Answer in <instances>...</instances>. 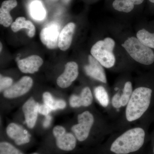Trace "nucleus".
Returning a JSON list of instances; mask_svg holds the SVG:
<instances>
[{"label": "nucleus", "instance_id": "obj_1", "mask_svg": "<svg viewBox=\"0 0 154 154\" xmlns=\"http://www.w3.org/2000/svg\"><path fill=\"white\" fill-rule=\"evenodd\" d=\"M145 136V133L142 128L130 129L113 142L110 151L116 154H127L137 151L143 145Z\"/></svg>", "mask_w": 154, "mask_h": 154}, {"label": "nucleus", "instance_id": "obj_2", "mask_svg": "<svg viewBox=\"0 0 154 154\" xmlns=\"http://www.w3.org/2000/svg\"><path fill=\"white\" fill-rule=\"evenodd\" d=\"M152 94L151 89L145 87L137 88L133 92L126 107L128 121L137 120L143 115L150 104Z\"/></svg>", "mask_w": 154, "mask_h": 154}, {"label": "nucleus", "instance_id": "obj_3", "mask_svg": "<svg viewBox=\"0 0 154 154\" xmlns=\"http://www.w3.org/2000/svg\"><path fill=\"white\" fill-rule=\"evenodd\" d=\"M122 46L131 57L138 63L146 65L153 63V51L142 43L137 37L132 36L127 38Z\"/></svg>", "mask_w": 154, "mask_h": 154}, {"label": "nucleus", "instance_id": "obj_4", "mask_svg": "<svg viewBox=\"0 0 154 154\" xmlns=\"http://www.w3.org/2000/svg\"><path fill=\"white\" fill-rule=\"evenodd\" d=\"M115 45L114 40L110 37H107L103 40L97 42L92 46L91 51V55L102 66L110 68L115 63V57L113 52Z\"/></svg>", "mask_w": 154, "mask_h": 154}, {"label": "nucleus", "instance_id": "obj_5", "mask_svg": "<svg viewBox=\"0 0 154 154\" xmlns=\"http://www.w3.org/2000/svg\"><path fill=\"white\" fill-rule=\"evenodd\" d=\"M78 124L72 128L77 139L80 142L85 140L90 134V131L94 123V117L92 113L85 111L78 116Z\"/></svg>", "mask_w": 154, "mask_h": 154}, {"label": "nucleus", "instance_id": "obj_6", "mask_svg": "<svg viewBox=\"0 0 154 154\" xmlns=\"http://www.w3.org/2000/svg\"><path fill=\"white\" fill-rule=\"evenodd\" d=\"M55 138L56 145L62 151L69 152L74 149L76 146L75 137L70 133L66 132L63 127L57 125L53 130Z\"/></svg>", "mask_w": 154, "mask_h": 154}, {"label": "nucleus", "instance_id": "obj_7", "mask_svg": "<svg viewBox=\"0 0 154 154\" xmlns=\"http://www.w3.org/2000/svg\"><path fill=\"white\" fill-rule=\"evenodd\" d=\"M59 28L56 24H49L42 30L40 39L42 42L50 49L58 48Z\"/></svg>", "mask_w": 154, "mask_h": 154}, {"label": "nucleus", "instance_id": "obj_8", "mask_svg": "<svg viewBox=\"0 0 154 154\" xmlns=\"http://www.w3.org/2000/svg\"><path fill=\"white\" fill-rule=\"evenodd\" d=\"M33 84V80L30 77H22L16 84L5 90L4 96L8 99H14L23 96L30 91Z\"/></svg>", "mask_w": 154, "mask_h": 154}, {"label": "nucleus", "instance_id": "obj_9", "mask_svg": "<svg viewBox=\"0 0 154 154\" xmlns=\"http://www.w3.org/2000/svg\"><path fill=\"white\" fill-rule=\"evenodd\" d=\"M6 132L9 138L17 146L24 145L30 142L31 136L26 130L16 123H11L7 127Z\"/></svg>", "mask_w": 154, "mask_h": 154}, {"label": "nucleus", "instance_id": "obj_10", "mask_svg": "<svg viewBox=\"0 0 154 154\" xmlns=\"http://www.w3.org/2000/svg\"><path fill=\"white\" fill-rule=\"evenodd\" d=\"M79 75V66L76 63L69 62L65 66L64 71L57 78V83L62 88H68Z\"/></svg>", "mask_w": 154, "mask_h": 154}, {"label": "nucleus", "instance_id": "obj_11", "mask_svg": "<svg viewBox=\"0 0 154 154\" xmlns=\"http://www.w3.org/2000/svg\"><path fill=\"white\" fill-rule=\"evenodd\" d=\"M39 105L33 97H30L22 106L25 122L30 128H33L36 125Z\"/></svg>", "mask_w": 154, "mask_h": 154}, {"label": "nucleus", "instance_id": "obj_12", "mask_svg": "<svg viewBox=\"0 0 154 154\" xmlns=\"http://www.w3.org/2000/svg\"><path fill=\"white\" fill-rule=\"evenodd\" d=\"M89 65L85 67V72L89 76L104 83H107V79L103 66L92 55L88 56Z\"/></svg>", "mask_w": 154, "mask_h": 154}, {"label": "nucleus", "instance_id": "obj_13", "mask_svg": "<svg viewBox=\"0 0 154 154\" xmlns=\"http://www.w3.org/2000/svg\"><path fill=\"white\" fill-rule=\"evenodd\" d=\"M43 63L42 58L36 55H31L17 61L19 70L24 73L33 74L36 72Z\"/></svg>", "mask_w": 154, "mask_h": 154}, {"label": "nucleus", "instance_id": "obj_14", "mask_svg": "<svg viewBox=\"0 0 154 154\" xmlns=\"http://www.w3.org/2000/svg\"><path fill=\"white\" fill-rule=\"evenodd\" d=\"M75 25L73 22L67 24L60 31L58 40V48L65 51L71 45Z\"/></svg>", "mask_w": 154, "mask_h": 154}, {"label": "nucleus", "instance_id": "obj_15", "mask_svg": "<svg viewBox=\"0 0 154 154\" xmlns=\"http://www.w3.org/2000/svg\"><path fill=\"white\" fill-rule=\"evenodd\" d=\"M93 100L91 89L86 87L83 89L80 95H72L71 96L69 104L72 107H88L92 104Z\"/></svg>", "mask_w": 154, "mask_h": 154}, {"label": "nucleus", "instance_id": "obj_16", "mask_svg": "<svg viewBox=\"0 0 154 154\" xmlns=\"http://www.w3.org/2000/svg\"><path fill=\"white\" fill-rule=\"evenodd\" d=\"M17 5V0H7L2 4L0 9V23L4 27H8L13 23V19L10 12Z\"/></svg>", "mask_w": 154, "mask_h": 154}, {"label": "nucleus", "instance_id": "obj_17", "mask_svg": "<svg viewBox=\"0 0 154 154\" xmlns=\"http://www.w3.org/2000/svg\"><path fill=\"white\" fill-rule=\"evenodd\" d=\"M11 28L13 32H17L23 28L27 29L28 36L33 37L36 33L35 26L30 21L26 20L24 17L17 18L15 22H13L11 25Z\"/></svg>", "mask_w": 154, "mask_h": 154}, {"label": "nucleus", "instance_id": "obj_18", "mask_svg": "<svg viewBox=\"0 0 154 154\" xmlns=\"http://www.w3.org/2000/svg\"><path fill=\"white\" fill-rule=\"evenodd\" d=\"M144 0H114L112 6L114 10L120 12L129 13L134 9L135 6L139 5Z\"/></svg>", "mask_w": 154, "mask_h": 154}, {"label": "nucleus", "instance_id": "obj_19", "mask_svg": "<svg viewBox=\"0 0 154 154\" xmlns=\"http://www.w3.org/2000/svg\"><path fill=\"white\" fill-rule=\"evenodd\" d=\"M28 10L30 16L36 21H42L46 17V10L42 3L39 0L31 2L28 6Z\"/></svg>", "mask_w": 154, "mask_h": 154}, {"label": "nucleus", "instance_id": "obj_20", "mask_svg": "<svg viewBox=\"0 0 154 154\" xmlns=\"http://www.w3.org/2000/svg\"><path fill=\"white\" fill-rule=\"evenodd\" d=\"M44 104L48 106L52 110L63 109L66 107V102L62 99H56L49 92H45L42 96Z\"/></svg>", "mask_w": 154, "mask_h": 154}, {"label": "nucleus", "instance_id": "obj_21", "mask_svg": "<svg viewBox=\"0 0 154 154\" xmlns=\"http://www.w3.org/2000/svg\"><path fill=\"white\" fill-rule=\"evenodd\" d=\"M137 38L146 46L154 49V33H150L145 29H142L138 31Z\"/></svg>", "mask_w": 154, "mask_h": 154}, {"label": "nucleus", "instance_id": "obj_22", "mask_svg": "<svg viewBox=\"0 0 154 154\" xmlns=\"http://www.w3.org/2000/svg\"><path fill=\"white\" fill-rule=\"evenodd\" d=\"M94 94L97 100L103 107H107L109 103V96L104 87L100 86L94 90Z\"/></svg>", "mask_w": 154, "mask_h": 154}, {"label": "nucleus", "instance_id": "obj_23", "mask_svg": "<svg viewBox=\"0 0 154 154\" xmlns=\"http://www.w3.org/2000/svg\"><path fill=\"white\" fill-rule=\"evenodd\" d=\"M0 154H24L14 145L7 141L0 143Z\"/></svg>", "mask_w": 154, "mask_h": 154}, {"label": "nucleus", "instance_id": "obj_24", "mask_svg": "<svg viewBox=\"0 0 154 154\" xmlns=\"http://www.w3.org/2000/svg\"><path fill=\"white\" fill-rule=\"evenodd\" d=\"M132 84L130 82H128L125 85L123 94L121 95V101L122 106L127 105L132 95Z\"/></svg>", "mask_w": 154, "mask_h": 154}, {"label": "nucleus", "instance_id": "obj_25", "mask_svg": "<svg viewBox=\"0 0 154 154\" xmlns=\"http://www.w3.org/2000/svg\"><path fill=\"white\" fill-rule=\"evenodd\" d=\"M13 80L11 78L8 77H3L1 75L0 79V90L1 92L6 90L12 86Z\"/></svg>", "mask_w": 154, "mask_h": 154}, {"label": "nucleus", "instance_id": "obj_26", "mask_svg": "<svg viewBox=\"0 0 154 154\" xmlns=\"http://www.w3.org/2000/svg\"><path fill=\"white\" fill-rule=\"evenodd\" d=\"M121 96L120 94L117 93L113 96L112 99V103L113 107L119 108L122 106L121 101Z\"/></svg>", "mask_w": 154, "mask_h": 154}, {"label": "nucleus", "instance_id": "obj_27", "mask_svg": "<svg viewBox=\"0 0 154 154\" xmlns=\"http://www.w3.org/2000/svg\"><path fill=\"white\" fill-rule=\"evenodd\" d=\"M52 110L51 109L45 104L39 105L38 106V113L42 115L45 116L49 115V113Z\"/></svg>", "mask_w": 154, "mask_h": 154}, {"label": "nucleus", "instance_id": "obj_28", "mask_svg": "<svg viewBox=\"0 0 154 154\" xmlns=\"http://www.w3.org/2000/svg\"><path fill=\"white\" fill-rule=\"evenodd\" d=\"M52 121V117L51 116L48 115L45 116V119L43 122V126L45 128H47L51 123V122Z\"/></svg>", "mask_w": 154, "mask_h": 154}, {"label": "nucleus", "instance_id": "obj_29", "mask_svg": "<svg viewBox=\"0 0 154 154\" xmlns=\"http://www.w3.org/2000/svg\"><path fill=\"white\" fill-rule=\"evenodd\" d=\"M70 1V0H63L64 2L65 3H68Z\"/></svg>", "mask_w": 154, "mask_h": 154}, {"label": "nucleus", "instance_id": "obj_30", "mask_svg": "<svg viewBox=\"0 0 154 154\" xmlns=\"http://www.w3.org/2000/svg\"><path fill=\"white\" fill-rule=\"evenodd\" d=\"M150 2L152 3H154V0H149Z\"/></svg>", "mask_w": 154, "mask_h": 154}, {"label": "nucleus", "instance_id": "obj_31", "mask_svg": "<svg viewBox=\"0 0 154 154\" xmlns=\"http://www.w3.org/2000/svg\"><path fill=\"white\" fill-rule=\"evenodd\" d=\"M2 43H1V51H2Z\"/></svg>", "mask_w": 154, "mask_h": 154}, {"label": "nucleus", "instance_id": "obj_32", "mask_svg": "<svg viewBox=\"0 0 154 154\" xmlns=\"http://www.w3.org/2000/svg\"><path fill=\"white\" fill-rule=\"evenodd\" d=\"M31 154H40L39 153H38V152H34V153H32Z\"/></svg>", "mask_w": 154, "mask_h": 154}, {"label": "nucleus", "instance_id": "obj_33", "mask_svg": "<svg viewBox=\"0 0 154 154\" xmlns=\"http://www.w3.org/2000/svg\"></svg>", "mask_w": 154, "mask_h": 154}]
</instances>
